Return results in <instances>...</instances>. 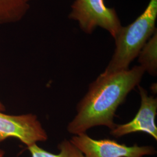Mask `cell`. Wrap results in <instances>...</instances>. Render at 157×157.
<instances>
[{"mask_svg":"<svg viewBox=\"0 0 157 157\" xmlns=\"http://www.w3.org/2000/svg\"><path fill=\"white\" fill-rule=\"evenodd\" d=\"M144 73V69L137 65L124 71L101 73L89 85L86 95L78 102L77 113L67 124V132L78 135L99 126L113 129L118 107L139 85Z\"/></svg>","mask_w":157,"mask_h":157,"instance_id":"1","label":"cell"},{"mask_svg":"<svg viewBox=\"0 0 157 157\" xmlns=\"http://www.w3.org/2000/svg\"><path fill=\"white\" fill-rule=\"evenodd\" d=\"M157 0H150L144 11L134 22L122 27L115 39V49L104 72L111 73L129 69L141 50L155 32Z\"/></svg>","mask_w":157,"mask_h":157,"instance_id":"2","label":"cell"},{"mask_svg":"<svg viewBox=\"0 0 157 157\" xmlns=\"http://www.w3.org/2000/svg\"><path fill=\"white\" fill-rule=\"evenodd\" d=\"M69 18L78 23L85 33H92L100 27L114 39L122 27L115 9L108 7L104 0H75L71 6Z\"/></svg>","mask_w":157,"mask_h":157,"instance_id":"3","label":"cell"},{"mask_svg":"<svg viewBox=\"0 0 157 157\" xmlns=\"http://www.w3.org/2000/svg\"><path fill=\"white\" fill-rule=\"evenodd\" d=\"M70 141L84 157H143L157 153L152 146H128L114 140H95L86 133L74 135Z\"/></svg>","mask_w":157,"mask_h":157,"instance_id":"4","label":"cell"},{"mask_svg":"<svg viewBox=\"0 0 157 157\" xmlns=\"http://www.w3.org/2000/svg\"><path fill=\"white\" fill-rule=\"evenodd\" d=\"M8 137L17 138L28 147L48 139L36 115L29 113L14 116L0 111V143Z\"/></svg>","mask_w":157,"mask_h":157,"instance_id":"5","label":"cell"},{"mask_svg":"<svg viewBox=\"0 0 157 157\" xmlns=\"http://www.w3.org/2000/svg\"><path fill=\"white\" fill-rule=\"evenodd\" d=\"M140 96V106L135 118L129 122L116 124L110 134L119 138L130 133L141 132L151 136L157 140V127L155 118L157 114V99L148 95L147 91L138 85Z\"/></svg>","mask_w":157,"mask_h":157,"instance_id":"6","label":"cell"},{"mask_svg":"<svg viewBox=\"0 0 157 157\" xmlns=\"http://www.w3.org/2000/svg\"><path fill=\"white\" fill-rule=\"evenodd\" d=\"M29 9L25 0H0V25L19 21Z\"/></svg>","mask_w":157,"mask_h":157,"instance_id":"7","label":"cell"},{"mask_svg":"<svg viewBox=\"0 0 157 157\" xmlns=\"http://www.w3.org/2000/svg\"><path fill=\"white\" fill-rule=\"evenodd\" d=\"M139 65L151 76L157 74V30L152 35L138 55Z\"/></svg>","mask_w":157,"mask_h":157,"instance_id":"8","label":"cell"},{"mask_svg":"<svg viewBox=\"0 0 157 157\" xmlns=\"http://www.w3.org/2000/svg\"><path fill=\"white\" fill-rule=\"evenodd\" d=\"M58 148L59 152L53 154L41 148L37 144L28 147L32 157H84L82 152L69 140L62 141L58 144Z\"/></svg>","mask_w":157,"mask_h":157,"instance_id":"9","label":"cell"},{"mask_svg":"<svg viewBox=\"0 0 157 157\" xmlns=\"http://www.w3.org/2000/svg\"><path fill=\"white\" fill-rule=\"evenodd\" d=\"M5 109H6L5 107H4V105L0 102V111H1H1H4Z\"/></svg>","mask_w":157,"mask_h":157,"instance_id":"10","label":"cell"},{"mask_svg":"<svg viewBox=\"0 0 157 157\" xmlns=\"http://www.w3.org/2000/svg\"><path fill=\"white\" fill-rule=\"evenodd\" d=\"M4 154H5V152L3 150H0V157H4Z\"/></svg>","mask_w":157,"mask_h":157,"instance_id":"11","label":"cell"},{"mask_svg":"<svg viewBox=\"0 0 157 157\" xmlns=\"http://www.w3.org/2000/svg\"><path fill=\"white\" fill-rule=\"evenodd\" d=\"M26 1H27V2H28L29 1H30V0H25Z\"/></svg>","mask_w":157,"mask_h":157,"instance_id":"12","label":"cell"}]
</instances>
